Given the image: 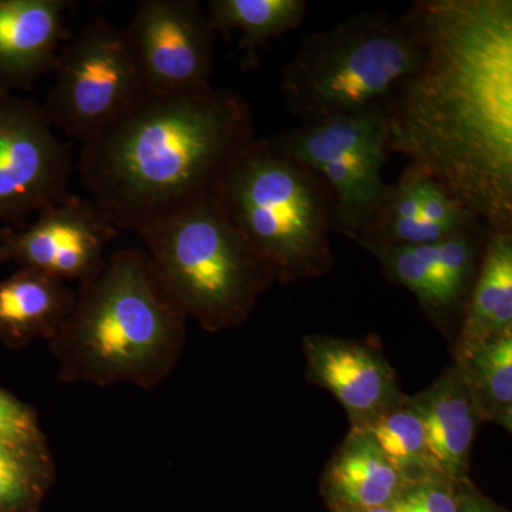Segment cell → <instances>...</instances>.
<instances>
[{"label": "cell", "instance_id": "cell-7", "mask_svg": "<svg viewBox=\"0 0 512 512\" xmlns=\"http://www.w3.org/2000/svg\"><path fill=\"white\" fill-rule=\"evenodd\" d=\"M285 156L308 165L333 194V229L353 241L372 220L387 184L389 153L386 110L302 123L272 138Z\"/></svg>", "mask_w": 512, "mask_h": 512}, {"label": "cell", "instance_id": "cell-16", "mask_svg": "<svg viewBox=\"0 0 512 512\" xmlns=\"http://www.w3.org/2000/svg\"><path fill=\"white\" fill-rule=\"evenodd\" d=\"M413 397L423 417L437 471L456 483L471 480V454L481 421L460 370L451 365L436 382Z\"/></svg>", "mask_w": 512, "mask_h": 512}, {"label": "cell", "instance_id": "cell-9", "mask_svg": "<svg viewBox=\"0 0 512 512\" xmlns=\"http://www.w3.org/2000/svg\"><path fill=\"white\" fill-rule=\"evenodd\" d=\"M70 177V146L43 106L0 93V225L25 228L33 215L67 200Z\"/></svg>", "mask_w": 512, "mask_h": 512}, {"label": "cell", "instance_id": "cell-17", "mask_svg": "<svg viewBox=\"0 0 512 512\" xmlns=\"http://www.w3.org/2000/svg\"><path fill=\"white\" fill-rule=\"evenodd\" d=\"M74 302L76 292L66 282L35 269L20 268L0 279V343L20 349L39 339L50 342Z\"/></svg>", "mask_w": 512, "mask_h": 512}, {"label": "cell", "instance_id": "cell-20", "mask_svg": "<svg viewBox=\"0 0 512 512\" xmlns=\"http://www.w3.org/2000/svg\"><path fill=\"white\" fill-rule=\"evenodd\" d=\"M454 366L460 370L478 419L512 430V333L478 346Z\"/></svg>", "mask_w": 512, "mask_h": 512}, {"label": "cell", "instance_id": "cell-25", "mask_svg": "<svg viewBox=\"0 0 512 512\" xmlns=\"http://www.w3.org/2000/svg\"><path fill=\"white\" fill-rule=\"evenodd\" d=\"M460 484L440 474L409 481L390 505V511L457 512Z\"/></svg>", "mask_w": 512, "mask_h": 512}, {"label": "cell", "instance_id": "cell-23", "mask_svg": "<svg viewBox=\"0 0 512 512\" xmlns=\"http://www.w3.org/2000/svg\"><path fill=\"white\" fill-rule=\"evenodd\" d=\"M365 431L407 483L440 474L431 460L423 417L413 396L380 414Z\"/></svg>", "mask_w": 512, "mask_h": 512}, {"label": "cell", "instance_id": "cell-3", "mask_svg": "<svg viewBox=\"0 0 512 512\" xmlns=\"http://www.w3.org/2000/svg\"><path fill=\"white\" fill-rule=\"evenodd\" d=\"M187 322L146 249L113 252L96 278L79 285L72 313L49 342L59 380L154 389L180 360Z\"/></svg>", "mask_w": 512, "mask_h": 512}, {"label": "cell", "instance_id": "cell-5", "mask_svg": "<svg viewBox=\"0 0 512 512\" xmlns=\"http://www.w3.org/2000/svg\"><path fill=\"white\" fill-rule=\"evenodd\" d=\"M165 288L210 333L247 322L275 274L222 208L201 195L136 229Z\"/></svg>", "mask_w": 512, "mask_h": 512}, {"label": "cell", "instance_id": "cell-6", "mask_svg": "<svg viewBox=\"0 0 512 512\" xmlns=\"http://www.w3.org/2000/svg\"><path fill=\"white\" fill-rule=\"evenodd\" d=\"M420 55L409 12L362 13L302 40L282 72V94L302 123L386 110Z\"/></svg>", "mask_w": 512, "mask_h": 512}, {"label": "cell", "instance_id": "cell-28", "mask_svg": "<svg viewBox=\"0 0 512 512\" xmlns=\"http://www.w3.org/2000/svg\"><path fill=\"white\" fill-rule=\"evenodd\" d=\"M356 512H392L390 508H373V510L356 511Z\"/></svg>", "mask_w": 512, "mask_h": 512}, {"label": "cell", "instance_id": "cell-22", "mask_svg": "<svg viewBox=\"0 0 512 512\" xmlns=\"http://www.w3.org/2000/svg\"><path fill=\"white\" fill-rule=\"evenodd\" d=\"M306 9L305 0H211L207 19L214 32L238 30L239 47L254 50L299 28Z\"/></svg>", "mask_w": 512, "mask_h": 512}, {"label": "cell", "instance_id": "cell-14", "mask_svg": "<svg viewBox=\"0 0 512 512\" xmlns=\"http://www.w3.org/2000/svg\"><path fill=\"white\" fill-rule=\"evenodd\" d=\"M69 0H0V93L30 92L55 72L70 35Z\"/></svg>", "mask_w": 512, "mask_h": 512}, {"label": "cell", "instance_id": "cell-24", "mask_svg": "<svg viewBox=\"0 0 512 512\" xmlns=\"http://www.w3.org/2000/svg\"><path fill=\"white\" fill-rule=\"evenodd\" d=\"M416 194L424 220L436 225L447 235L457 234L481 222L456 198L451 197L450 192L419 168H416Z\"/></svg>", "mask_w": 512, "mask_h": 512}, {"label": "cell", "instance_id": "cell-8", "mask_svg": "<svg viewBox=\"0 0 512 512\" xmlns=\"http://www.w3.org/2000/svg\"><path fill=\"white\" fill-rule=\"evenodd\" d=\"M53 73L43 109L53 127L82 146L150 94L126 32L104 19L69 40Z\"/></svg>", "mask_w": 512, "mask_h": 512}, {"label": "cell", "instance_id": "cell-26", "mask_svg": "<svg viewBox=\"0 0 512 512\" xmlns=\"http://www.w3.org/2000/svg\"><path fill=\"white\" fill-rule=\"evenodd\" d=\"M45 439L36 413L15 396L0 389V444L29 443Z\"/></svg>", "mask_w": 512, "mask_h": 512}, {"label": "cell", "instance_id": "cell-18", "mask_svg": "<svg viewBox=\"0 0 512 512\" xmlns=\"http://www.w3.org/2000/svg\"><path fill=\"white\" fill-rule=\"evenodd\" d=\"M508 333H512V232L490 231L454 340L453 362Z\"/></svg>", "mask_w": 512, "mask_h": 512}, {"label": "cell", "instance_id": "cell-27", "mask_svg": "<svg viewBox=\"0 0 512 512\" xmlns=\"http://www.w3.org/2000/svg\"><path fill=\"white\" fill-rule=\"evenodd\" d=\"M457 512H510L481 493L473 480L463 481L458 488Z\"/></svg>", "mask_w": 512, "mask_h": 512}, {"label": "cell", "instance_id": "cell-15", "mask_svg": "<svg viewBox=\"0 0 512 512\" xmlns=\"http://www.w3.org/2000/svg\"><path fill=\"white\" fill-rule=\"evenodd\" d=\"M407 481L365 430L350 429L320 477L329 512L389 508Z\"/></svg>", "mask_w": 512, "mask_h": 512}, {"label": "cell", "instance_id": "cell-10", "mask_svg": "<svg viewBox=\"0 0 512 512\" xmlns=\"http://www.w3.org/2000/svg\"><path fill=\"white\" fill-rule=\"evenodd\" d=\"M150 94L211 87L214 35L195 0H143L124 29Z\"/></svg>", "mask_w": 512, "mask_h": 512}, {"label": "cell", "instance_id": "cell-13", "mask_svg": "<svg viewBox=\"0 0 512 512\" xmlns=\"http://www.w3.org/2000/svg\"><path fill=\"white\" fill-rule=\"evenodd\" d=\"M302 349L309 382L338 400L352 430L367 429L407 396L396 370L373 339L308 335L302 340Z\"/></svg>", "mask_w": 512, "mask_h": 512}, {"label": "cell", "instance_id": "cell-4", "mask_svg": "<svg viewBox=\"0 0 512 512\" xmlns=\"http://www.w3.org/2000/svg\"><path fill=\"white\" fill-rule=\"evenodd\" d=\"M214 192L279 284L319 278L332 269V191L316 171L285 156L272 140L249 141Z\"/></svg>", "mask_w": 512, "mask_h": 512}, {"label": "cell", "instance_id": "cell-11", "mask_svg": "<svg viewBox=\"0 0 512 512\" xmlns=\"http://www.w3.org/2000/svg\"><path fill=\"white\" fill-rule=\"evenodd\" d=\"M116 237L117 228L92 202L72 194L25 228L0 225V264L13 262L82 285L100 274Z\"/></svg>", "mask_w": 512, "mask_h": 512}, {"label": "cell", "instance_id": "cell-19", "mask_svg": "<svg viewBox=\"0 0 512 512\" xmlns=\"http://www.w3.org/2000/svg\"><path fill=\"white\" fill-rule=\"evenodd\" d=\"M450 237L421 214L416 194V168L409 165L397 183L387 184L372 220L356 239L370 254L380 249L431 244Z\"/></svg>", "mask_w": 512, "mask_h": 512}, {"label": "cell", "instance_id": "cell-2", "mask_svg": "<svg viewBox=\"0 0 512 512\" xmlns=\"http://www.w3.org/2000/svg\"><path fill=\"white\" fill-rule=\"evenodd\" d=\"M252 140L251 107L234 90L148 94L83 144L77 171L94 207L136 231L214 191Z\"/></svg>", "mask_w": 512, "mask_h": 512}, {"label": "cell", "instance_id": "cell-21", "mask_svg": "<svg viewBox=\"0 0 512 512\" xmlns=\"http://www.w3.org/2000/svg\"><path fill=\"white\" fill-rule=\"evenodd\" d=\"M56 480L47 439L0 444V512H39Z\"/></svg>", "mask_w": 512, "mask_h": 512}, {"label": "cell", "instance_id": "cell-1", "mask_svg": "<svg viewBox=\"0 0 512 512\" xmlns=\"http://www.w3.org/2000/svg\"><path fill=\"white\" fill-rule=\"evenodd\" d=\"M419 64L386 106L389 153L512 232V2L421 0Z\"/></svg>", "mask_w": 512, "mask_h": 512}, {"label": "cell", "instance_id": "cell-12", "mask_svg": "<svg viewBox=\"0 0 512 512\" xmlns=\"http://www.w3.org/2000/svg\"><path fill=\"white\" fill-rule=\"evenodd\" d=\"M490 228L484 222L431 242L377 251L383 275L413 293L437 328L446 332L463 318Z\"/></svg>", "mask_w": 512, "mask_h": 512}]
</instances>
